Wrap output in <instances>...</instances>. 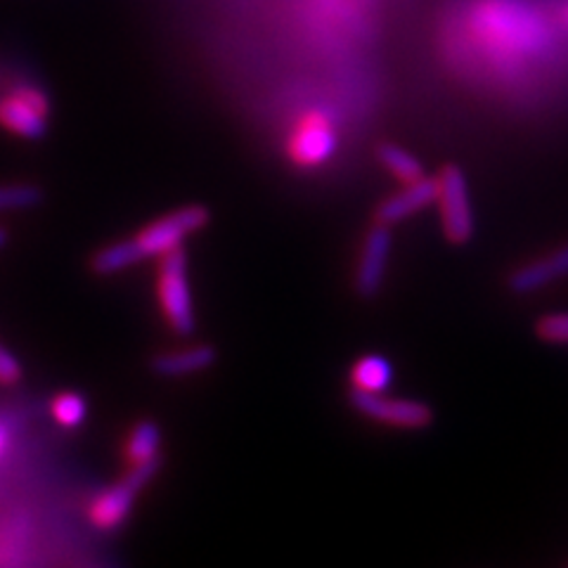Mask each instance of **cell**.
I'll list each match as a JSON object with an SVG mask.
<instances>
[{
  "label": "cell",
  "mask_w": 568,
  "mask_h": 568,
  "mask_svg": "<svg viewBox=\"0 0 568 568\" xmlns=\"http://www.w3.org/2000/svg\"><path fill=\"white\" fill-rule=\"evenodd\" d=\"M377 159H379V164L403 185L415 183V181H419V178L426 175L419 159H415L405 148L396 145V142H382V145L377 148Z\"/></svg>",
  "instance_id": "obj_13"
},
{
  "label": "cell",
  "mask_w": 568,
  "mask_h": 568,
  "mask_svg": "<svg viewBox=\"0 0 568 568\" xmlns=\"http://www.w3.org/2000/svg\"><path fill=\"white\" fill-rule=\"evenodd\" d=\"M538 336L547 344H568V313H549L538 320Z\"/></svg>",
  "instance_id": "obj_17"
},
{
  "label": "cell",
  "mask_w": 568,
  "mask_h": 568,
  "mask_svg": "<svg viewBox=\"0 0 568 568\" xmlns=\"http://www.w3.org/2000/svg\"><path fill=\"white\" fill-rule=\"evenodd\" d=\"M390 246H394L390 225H384V223L372 225L369 233L363 240L358 268H355V277H353V290L361 298L369 301L379 296L386 280V271H388Z\"/></svg>",
  "instance_id": "obj_7"
},
{
  "label": "cell",
  "mask_w": 568,
  "mask_h": 568,
  "mask_svg": "<svg viewBox=\"0 0 568 568\" xmlns=\"http://www.w3.org/2000/svg\"><path fill=\"white\" fill-rule=\"evenodd\" d=\"M211 221V213L202 204H187L175 209L169 216L150 223L145 230H140L135 237L119 240L114 244L102 246L100 252L91 258V271L100 277H112L119 273H126L135 265L148 258H159L175 246H183V242L200 233Z\"/></svg>",
  "instance_id": "obj_1"
},
{
  "label": "cell",
  "mask_w": 568,
  "mask_h": 568,
  "mask_svg": "<svg viewBox=\"0 0 568 568\" xmlns=\"http://www.w3.org/2000/svg\"><path fill=\"white\" fill-rule=\"evenodd\" d=\"M50 100L45 91L33 83L14 85L0 95V126L24 140H39L48 131Z\"/></svg>",
  "instance_id": "obj_4"
},
{
  "label": "cell",
  "mask_w": 568,
  "mask_h": 568,
  "mask_svg": "<svg viewBox=\"0 0 568 568\" xmlns=\"http://www.w3.org/2000/svg\"><path fill=\"white\" fill-rule=\"evenodd\" d=\"M20 379H22V365H20V361H17L6 346H0V384L12 386V384H17Z\"/></svg>",
  "instance_id": "obj_18"
},
{
  "label": "cell",
  "mask_w": 568,
  "mask_h": 568,
  "mask_svg": "<svg viewBox=\"0 0 568 568\" xmlns=\"http://www.w3.org/2000/svg\"><path fill=\"white\" fill-rule=\"evenodd\" d=\"M336 150V135L329 123L320 116H311L304 126L296 131L290 142V154L298 166H320Z\"/></svg>",
  "instance_id": "obj_10"
},
{
  "label": "cell",
  "mask_w": 568,
  "mask_h": 568,
  "mask_svg": "<svg viewBox=\"0 0 568 568\" xmlns=\"http://www.w3.org/2000/svg\"><path fill=\"white\" fill-rule=\"evenodd\" d=\"M159 467H162V457L131 465V471L126 474L123 481H119L112 488H106L100 497H95V503L91 505V511H88V517H91L93 526H98L100 530H112L126 521L133 505H135L138 493L152 481Z\"/></svg>",
  "instance_id": "obj_3"
},
{
  "label": "cell",
  "mask_w": 568,
  "mask_h": 568,
  "mask_svg": "<svg viewBox=\"0 0 568 568\" xmlns=\"http://www.w3.org/2000/svg\"><path fill=\"white\" fill-rule=\"evenodd\" d=\"M348 403L358 415L398 429H426L434 422V410L426 403L407 398H388L384 394H367L353 388Z\"/></svg>",
  "instance_id": "obj_6"
},
{
  "label": "cell",
  "mask_w": 568,
  "mask_h": 568,
  "mask_svg": "<svg viewBox=\"0 0 568 568\" xmlns=\"http://www.w3.org/2000/svg\"><path fill=\"white\" fill-rule=\"evenodd\" d=\"M216 361H219L216 348L209 344H197V346H187V348H178V351L154 355L150 363V369L162 379H183V377H192V375H200V372H206L209 367L216 365Z\"/></svg>",
  "instance_id": "obj_11"
},
{
  "label": "cell",
  "mask_w": 568,
  "mask_h": 568,
  "mask_svg": "<svg viewBox=\"0 0 568 568\" xmlns=\"http://www.w3.org/2000/svg\"><path fill=\"white\" fill-rule=\"evenodd\" d=\"M43 192L31 183H6L0 185V211H27L41 204Z\"/></svg>",
  "instance_id": "obj_16"
},
{
  "label": "cell",
  "mask_w": 568,
  "mask_h": 568,
  "mask_svg": "<svg viewBox=\"0 0 568 568\" xmlns=\"http://www.w3.org/2000/svg\"><path fill=\"white\" fill-rule=\"evenodd\" d=\"M159 450H162V429H159V424L152 419L138 422L126 440V457L131 465L162 457Z\"/></svg>",
  "instance_id": "obj_14"
},
{
  "label": "cell",
  "mask_w": 568,
  "mask_h": 568,
  "mask_svg": "<svg viewBox=\"0 0 568 568\" xmlns=\"http://www.w3.org/2000/svg\"><path fill=\"white\" fill-rule=\"evenodd\" d=\"M50 413L52 419L64 426V429H77L88 417V403L77 390H64V394L52 398Z\"/></svg>",
  "instance_id": "obj_15"
},
{
  "label": "cell",
  "mask_w": 568,
  "mask_h": 568,
  "mask_svg": "<svg viewBox=\"0 0 568 568\" xmlns=\"http://www.w3.org/2000/svg\"><path fill=\"white\" fill-rule=\"evenodd\" d=\"M564 20H566V22H568V8H566V10H564Z\"/></svg>",
  "instance_id": "obj_21"
},
{
  "label": "cell",
  "mask_w": 568,
  "mask_h": 568,
  "mask_svg": "<svg viewBox=\"0 0 568 568\" xmlns=\"http://www.w3.org/2000/svg\"><path fill=\"white\" fill-rule=\"evenodd\" d=\"M443 235L450 244H467L474 237V209L467 178L459 166L448 164L438 173V197Z\"/></svg>",
  "instance_id": "obj_5"
},
{
  "label": "cell",
  "mask_w": 568,
  "mask_h": 568,
  "mask_svg": "<svg viewBox=\"0 0 568 568\" xmlns=\"http://www.w3.org/2000/svg\"><path fill=\"white\" fill-rule=\"evenodd\" d=\"M561 277H568V244L555 248L552 254H545L521 265L519 271L509 275L507 287L511 294L528 296L549 287V284H555Z\"/></svg>",
  "instance_id": "obj_9"
},
{
  "label": "cell",
  "mask_w": 568,
  "mask_h": 568,
  "mask_svg": "<svg viewBox=\"0 0 568 568\" xmlns=\"http://www.w3.org/2000/svg\"><path fill=\"white\" fill-rule=\"evenodd\" d=\"M394 379V367L384 355H365L351 369L353 388L367 390V394H384Z\"/></svg>",
  "instance_id": "obj_12"
},
{
  "label": "cell",
  "mask_w": 568,
  "mask_h": 568,
  "mask_svg": "<svg viewBox=\"0 0 568 568\" xmlns=\"http://www.w3.org/2000/svg\"><path fill=\"white\" fill-rule=\"evenodd\" d=\"M8 440H10V436H8V429L3 424H0V455H3V450L8 448Z\"/></svg>",
  "instance_id": "obj_19"
},
{
  "label": "cell",
  "mask_w": 568,
  "mask_h": 568,
  "mask_svg": "<svg viewBox=\"0 0 568 568\" xmlns=\"http://www.w3.org/2000/svg\"><path fill=\"white\" fill-rule=\"evenodd\" d=\"M156 294L169 327L178 336L194 334V329H197V317H194L192 290L187 280V254L183 246H175L164 256H159Z\"/></svg>",
  "instance_id": "obj_2"
},
{
  "label": "cell",
  "mask_w": 568,
  "mask_h": 568,
  "mask_svg": "<svg viewBox=\"0 0 568 568\" xmlns=\"http://www.w3.org/2000/svg\"><path fill=\"white\" fill-rule=\"evenodd\" d=\"M436 197H438V178L424 175L419 181L407 183L403 185L400 192L386 197L375 211V221L394 227L407 219L417 216V213L429 209L432 204H436Z\"/></svg>",
  "instance_id": "obj_8"
},
{
  "label": "cell",
  "mask_w": 568,
  "mask_h": 568,
  "mask_svg": "<svg viewBox=\"0 0 568 568\" xmlns=\"http://www.w3.org/2000/svg\"><path fill=\"white\" fill-rule=\"evenodd\" d=\"M6 244H8V233H6L3 227H0V248H3Z\"/></svg>",
  "instance_id": "obj_20"
}]
</instances>
